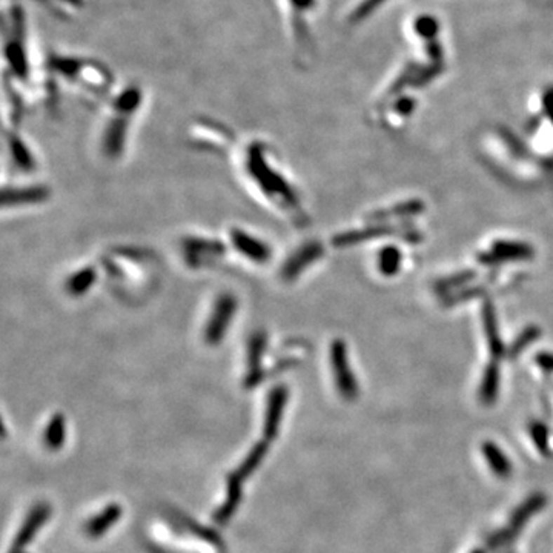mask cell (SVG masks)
I'll return each instance as SVG.
<instances>
[{
	"label": "cell",
	"mask_w": 553,
	"mask_h": 553,
	"mask_svg": "<svg viewBox=\"0 0 553 553\" xmlns=\"http://www.w3.org/2000/svg\"><path fill=\"white\" fill-rule=\"evenodd\" d=\"M267 449H269V441L257 443L249 451L246 458L240 462V466L235 469V472H232L229 477L237 479V481H240V483H245V479H248L258 469V466L262 465V461L265 460L266 453H267Z\"/></svg>",
	"instance_id": "8fae6325"
},
{
	"label": "cell",
	"mask_w": 553,
	"mask_h": 553,
	"mask_svg": "<svg viewBox=\"0 0 553 553\" xmlns=\"http://www.w3.org/2000/svg\"><path fill=\"white\" fill-rule=\"evenodd\" d=\"M48 67L53 76L59 77L71 88H77L79 91L102 94L111 84L108 68L91 57L53 54L48 59Z\"/></svg>",
	"instance_id": "6da1fadb"
},
{
	"label": "cell",
	"mask_w": 553,
	"mask_h": 553,
	"mask_svg": "<svg viewBox=\"0 0 553 553\" xmlns=\"http://www.w3.org/2000/svg\"><path fill=\"white\" fill-rule=\"evenodd\" d=\"M263 349H265V337L263 335H257L254 340L251 341V347H249V373L246 377V385L248 386H254L257 383H260V380H262L263 373L262 369H260V361H262V354H263Z\"/></svg>",
	"instance_id": "4fadbf2b"
},
{
	"label": "cell",
	"mask_w": 553,
	"mask_h": 553,
	"mask_svg": "<svg viewBox=\"0 0 553 553\" xmlns=\"http://www.w3.org/2000/svg\"><path fill=\"white\" fill-rule=\"evenodd\" d=\"M65 438H67V422H65L63 415L57 413L51 418V421L48 422L45 429V446L51 451H59L65 443Z\"/></svg>",
	"instance_id": "7c38bea8"
},
{
	"label": "cell",
	"mask_w": 553,
	"mask_h": 553,
	"mask_svg": "<svg viewBox=\"0 0 553 553\" xmlns=\"http://www.w3.org/2000/svg\"><path fill=\"white\" fill-rule=\"evenodd\" d=\"M235 311H237V300L234 295L223 294L217 298L205 326V340L208 345L214 346L218 341L223 340Z\"/></svg>",
	"instance_id": "5b68a950"
},
{
	"label": "cell",
	"mask_w": 553,
	"mask_h": 553,
	"mask_svg": "<svg viewBox=\"0 0 553 553\" xmlns=\"http://www.w3.org/2000/svg\"><path fill=\"white\" fill-rule=\"evenodd\" d=\"M11 151L14 152L15 161H18L19 165L25 166V168L32 165V160L29 157L27 145H23L20 140H18V138H13V140H11Z\"/></svg>",
	"instance_id": "2e32d148"
},
{
	"label": "cell",
	"mask_w": 553,
	"mask_h": 553,
	"mask_svg": "<svg viewBox=\"0 0 553 553\" xmlns=\"http://www.w3.org/2000/svg\"><path fill=\"white\" fill-rule=\"evenodd\" d=\"M486 452H487V458H489L493 469L497 470V472H500V474H506L509 466H507L506 460L501 457V453L498 451H495L493 447H492V449H487Z\"/></svg>",
	"instance_id": "e0dca14e"
},
{
	"label": "cell",
	"mask_w": 553,
	"mask_h": 553,
	"mask_svg": "<svg viewBox=\"0 0 553 553\" xmlns=\"http://www.w3.org/2000/svg\"><path fill=\"white\" fill-rule=\"evenodd\" d=\"M50 515H51V507L46 506V504H39V506L32 509L28 514L25 523L22 524L20 531L18 532V535H15L11 553H22L23 549H27L29 546V542L34 540L37 532L48 521Z\"/></svg>",
	"instance_id": "8992f818"
},
{
	"label": "cell",
	"mask_w": 553,
	"mask_h": 553,
	"mask_svg": "<svg viewBox=\"0 0 553 553\" xmlns=\"http://www.w3.org/2000/svg\"><path fill=\"white\" fill-rule=\"evenodd\" d=\"M241 486L243 483L237 481V479L234 478H227V493H226V498L223 506H220L215 514H214V519L217 524H227L231 521V518L234 517L235 512H237L239 506H240V501H241Z\"/></svg>",
	"instance_id": "30bf717a"
},
{
	"label": "cell",
	"mask_w": 553,
	"mask_h": 553,
	"mask_svg": "<svg viewBox=\"0 0 553 553\" xmlns=\"http://www.w3.org/2000/svg\"><path fill=\"white\" fill-rule=\"evenodd\" d=\"M231 239L240 254L248 257L251 262L265 263L269 260L271 249L260 239L252 237L251 234L243 231H232Z\"/></svg>",
	"instance_id": "ba28073f"
},
{
	"label": "cell",
	"mask_w": 553,
	"mask_h": 553,
	"mask_svg": "<svg viewBox=\"0 0 553 553\" xmlns=\"http://www.w3.org/2000/svg\"><path fill=\"white\" fill-rule=\"evenodd\" d=\"M288 401V389L284 386H279L272 389V392L267 397L266 413H265V441H271L279 434L280 422L283 418L284 408Z\"/></svg>",
	"instance_id": "52a82bcc"
},
{
	"label": "cell",
	"mask_w": 553,
	"mask_h": 553,
	"mask_svg": "<svg viewBox=\"0 0 553 553\" xmlns=\"http://www.w3.org/2000/svg\"><path fill=\"white\" fill-rule=\"evenodd\" d=\"M143 103V89L135 85H126L112 97L109 117L103 131V149L108 156H119L124 149L131 120Z\"/></svg>",
	"instance_id": "7a4b0ae2"
},
{
	"label": "cell",
	"mask_w": 553,
	"mask_h": 553,
	"mask_svg": "<svg viewBox=\"0 0 553 553\" xmlns=\"http://www.w3.org/2000/svg\"><path fill=\"white\" fill-rule=\"evenodd\" d=\"M286 32L298 53H306L309 46V23L319 5V0H279Z\"/></svg>",
	"instance_id": "3957f363"
},
{
	"label": "cell",
	"mask_w": 553,
	"mask_h": 553,
	"mask_svg": "<svg viewBox=\"0 0 553 553\" xmlns=\"http://www.w3.org/2000/svg\"><path fill=\"white\" fill-rule=\"evenodd\" d=\"M121 517V507L119 504H111L107 509H103L99 515L93 517L85 524V532L91 538H99V536L107 533L109 528L116 524Z\"/></svg>",
	"instance_id": "9c48e42d"
},
{
	"label": "cell",
	"mask_w": 553,
	"mask_h": 553,
	"mask_svg": "<svg viewBox=\"0 0 553 553\" xmlns=\"http://www.w3.org/2000/svg\"><path fill=\"white\" fill-rule=\"evenodd\" d=\"M95 280V272L91 267H85V269H80V272L72 274L68 280V289L71 294L79 295L84 294L85 291L93 286V283Z\"/></svg>",
	"instance_id": "9a60e30c"
},
{
	"label": "cell",
	"mask_w": 553,
	"mask_h": 553,
	"mask_svg": "<svg viewBox=\"0 0 553 553\" xmlns=\"http://www.w3.org/2000/svg\"><path fill=\"white\" fill-rule=\"evenodd\" d=\"M249 169L251 174L254 175L257 182H260L262 189L271 195V199L275 201L286 203L289 206H294V195L291 192L288 183L284 182V178L276 173V171L269 168L266 164L265 157V146L262 143H255L251 146L249 151Z\"/></svg>",
	"instance_id": "277c9868"
},
{
	"label": "cell",
	"mask_w": 553,
	"mask_h": 553,
	"mask_svg": "<svg viewBox=\"0 0 553 553\" xmlns=\"http://www.w3.org/2000/svg\"><path fill=\"white\" fill-rule=\"evenodd\" d=\"M48 191L45 188H20V189H11L10 194L5 192L4 195V205H23V203H39L46 199Z\"/></svg>",
	"instance_id": "5bb4252c"
}]
</instances>
